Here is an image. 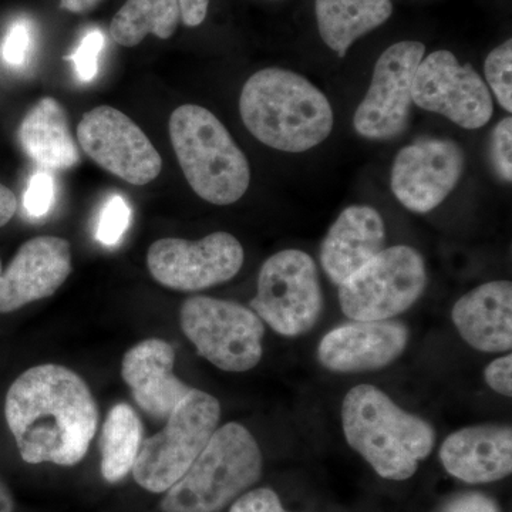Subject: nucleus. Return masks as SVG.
I'll use <instances>...</instances> for the list:
<instances>
[{"mask_svg": "<svg viewBox=\"0 0 512 512\" xmlns=\"http://www.w3.org/2000/svg\"><path fill=\"white\" fill-rule=\"evenodd\" d=\"M6 423L28 464L72 467L86 457L99 427V407L89 384L69 367H30L12 383Z\"/></svg>", "mask_w": 512, "mask_h": 512, "instance_id": "1", "label": "nucleus"}, {"mask_svg": "<svg viewBox=\"0 0 512 512\" xmlns=\"http://www.w3.org/2000/svg\"><path fill=\"white\" fill-rule=\"evenodd\" d=\"M239 113L256 140L285 153L318 147L335 124L328 97L306 77L279 67L249 77L242 87Z\"/></svg>", "mask_w": 512, "mask_h": 512, "instance_id": "2", "label": "nucleus"}, {"mask_svg": "<svg viewBox=\"0 0 512 512\" xmlns=\"http://www.w3.org/2000/svg\"><path fill=\"white\" fill-rule=\"evenodd\" d=\"M346 441L380 477L404 481L436 446L429 421L407 413L372 384L353 387L342 404Z\"/></svg>", "mask_w": 512, "mask_h": 512, "instance_id": "3", "label": "nucleus"}, {"mask_svg": "<svg viewBox=\"0 0 512 512\" xmlns=\"http://www.w3.org/2000/svg\"><path fill=\"white\" fill-rule=\"evenodd\" d=\"M171 144L185 180L202 200L234 204L251 183L245 154L214 113L197 104H184L170 117Z\"/></svg>", "mask_w": 512, "mask_h": 512, "instance_id": "4", "label": "nucleus"}, {"mask_svg": "<svg viewBox=\"0 0 512 512\" xmlns=\"http://www.w3.org/2000/svg\"><path fill=\"white\" fill-rule=\"evenodd\" d=\"M261 448L242 424L215 431L180 480L165 491L163 512H220L262 476Z\"/></svg>", "mask_w": 512, "mask_h": 512, "instance_id": "5", "label": "nucleus"}, {"mask_svg": "<svg viewBox=\"0 0 512 512\" xmlns=\"http://www.w3.org/2000/svg\"><path fill=\"white\" fill-rule=\"evenodd\" d=\"M221 420L217 397L192 389L165 420V427L141 444L134 481L148 493L163 494L200 456Z\"/></svg>", "mask_w": 512, "mask_h": 512, "instance_id": "6", "label": "nucleus"}, {"mask_svg": "<svg viewBox=\"0 0 512 512\" xmlns=\"http://www.w3.org/2000/svg\"><path fill=\"white\" fill-rule=\"evenodd\" d=\"M180 323L198 355L224 372H248L261 362L264 322L244 305L192 296L181 306Z\"/></svg>", "mask_w": 512, "mask_h": 512, "instance_id": "7", "label": "nucleus"}, {"mask_svg": "<svg viewBox=\"0 0 512 512\" xmlns=\"http://www.w3.org/2000/svg\"><path fill=\"white\" fill-rule=\"evenodd\" d=\"M427 286L423 256L407 245L384 248L339 286L342 311L353 320H389L419 301Z\"/></svg>", "mask_w": 512, "mask_h": 512, "instance_id": "8", "label": "nucleus"}, {"mask_svg": "<svg viewBox=\"0 0 512 512\" xmlns=\"http://www.w3.org/2000/svg\"><path fill=\"white\" fill-rule=\"evenodd\" d=\"M251 308L279 335L308 333L323 311L322 286L312 256L285 249L266 259Z\"/></svg>", "mask_w": 512, "mask_h": 512, "instance_id": "9", "label": "nucleus"}, {"mask_svg": "<svg viewBox=\"0 0 512 512\" xmlns=\"http://www.w3.org/2000/svg\"><path fill=\"white\" fill-rule=\"evenodd\" d=\"M244 248L234 235L214 232L200 241L158 239L147 252L151 276L165 288L197 292L225 284L244 265Z\"/></svg>", "mask_w": 512, "mask_h": 512, "instance_id": "10", "label": "nucleus"}, {"mask_svg": "<svg viewBox=\"0 0 512 512\" xmlns=\"http://www.w3.org/2000/svg\"><path fill=\"white\" fill-rule=\"evenodd\" d=\"M413 103L466 130L484 127L494 113L493 94L483 77L448 50H437L421 60L414 74Z\"/></svg>", "mask_w": 512, "mask_h": 512, "instance_id": "11", "label": "nucleus"}, {"mask_svg": "<svg viewBox=\"0 0 512 512\" xmlns=\"http://www.w3.org/2000/svg\"><path fill=\"white\" fill-rule=\"evenodd\" d=\"M426 55V46L404 40L387 47L373 70L365 99L356 109L353 126L369 140H390L402 134L413 104L414 74Z\"/></svg>", "mask_w": 512, "mask_h": 512, "instance_id": "12", "label": "nucleus"}, {"mask_svg": "<svg viewBox=\"0 0 512 512\" xmlns=\"http://www.w3.org/2000/svg\"><path fill=\"white\" fill-rule=\"evenodd\" d=\"M80 148L94 163L133 185L156 180L163 160L143 130L123 111L100 106L77 126Z\"/></svg>", "mask_w": 512, "mask_h": 512, "instance_id": "13", "label": "nucleus"}, {"mask_svg": "<svg viewBox=\"0 0 512 512\" xmlns=\"http://www.w3.org/2000/svg\"><path fill=\"white\" fill-rule=\"evenodd\" d=\"M463 148L447 138H423L394 158L390 187L403 207L427 214L439 207L464 173Z\"/></svg>", "mask_w": 512, "mask_h": 512, "instance_id": "14", "label": "nucleus"}, {"mask_svg": "<svg viewBox=\"0 0 512 512\" xmlns=\"http://www.w3.org/2000/svg\"><path fill=\"white\" fill-rule=\"evenodd\" d=\"M72 274V248L66 239L26 241L0 276V313L19 311L55 295Z\"/></svg>", "mask_w": 512, "mask_h": 512, "instance_id": "15", "label": "nucleus"}, {"mask_svg": "<svg viewBox=\"0 0 512 512\" xmlns=\"http://www.w3.org/2000/svg\"><path fill=\"white\" fill-rule=\"evenodd\" d=\"M409 330L396 320H370L330 330L318 348L320 365L332 372L360 373L383 369L403 355Z\"/></svg>", "mask_w": 512, "mask_h": 512, "instance_id": "16", "label": "nucleus"}, {"mask_svg": "<svg viewBox=\"0 0 512 512\" xmlns=\"http://www.w3.org/2000/svg\"><path fill=\"white\" fill-rule=\"evenodd\" d=\"M175 350L163 339L151 338L127 350L121 376L137 406L156 420H167L194 387L174 373Z\"/></svg>", "mask_w": 512, "mask_h": 512, "instance_id": "17", "label": "nucleus"}, {"mask_svg": "<svg viewBox=\"0 0 512 512\" xmlns=\"http://www.w3.org/2000/svg\"><path fill=\"white\" fill-rule=\"evenodd\" d=\"M440 460L450 476L464 483L503 480L512 471L511 427L481 424L458 430L441 444Z\"/></svg>", "mask_w": 512, "mask_h": 512, "instance_id": "18", "label": "nucleus"}, {"mask_svg": "<svg viewBox=\"0 0 512 512\" xmlns=\"http://www.w3.org/2000/svg\"><path fill=\"white\" fill-rule=\"evenodd\" d=\"M382 215L367 205H352L333 222L320 249V262L330 281L342 285L384 249Z\"/></svg>", "mask_w": 512, "mask_h": 512, "instance_id": "19", "label": "nucleus"}, {"mask_svg": "<svg viewBox=\"0 0 512 512\" xmlns=\"http://www.w3.org/2000/svg\"><path fill=\"white\" fill-rule=\"evenodd\" d=\"M451 319L471 348L485 353L511 350V282L493 281L477 286L458 299Z\"/></svg>", "mask_w": 512, "mask_h": 512, "instance_id": "20", "label": "nucleus"}, {"mask_svg": "<svg viewBox=\"0 0 512 512\" xmlns=\"http://www.w3.org/2000/svg\"><path fill=\"white\" fill-rule=\"evenodd\" d=\"M18 136L26 156L40 170H70L79 164L80 150L66 111L53 97L37 101L20 124Z\"/></svg>", "mask_w": 512, "mask_h": 512, "instance_id": "21", "label": "nucleus"}, {"mask_svg": "<svg viewBox=\"0 0 512 512\" xmlns=\"http://www.w3.org/2000/svg\"><path fill=\"white\" fill-rule=\"evenodd\" d=\"M319 35L340 57L393 15L392 0H315Z\"/></svg>", "mask_w": 512, "mask_h": 512, "instance_id": "22", "label": "nucleus"}, {"mask_svg": "<svg viewBox=\"0 0 512 512\" xmlns=\"http://www.w3.org/2000/svg\"><path fill=\"white\" fill-rule=\"evenodd\" d=\"M143 434V424L133 407L127 403L111 407L100 436L101 476L107 483H120L131 473Z\"/></svg>", "mask_w": 512, "mask_h": 512, "instance_id": "23", "label": "nucleus"}, {"mask_svg": "<svg viewBox=\"0 0 512 512\" xmlns=\"http://www.w3.org/2000/svg\"><path fill=\"white\" fill-rule=\"evenodd\" d=\"M180 19L178 0H127L111 20L110 35L124 47L140 45L148 35L170 39Z\"/></svg>", "mask_w": 512, "mask_h": 512, "instance_id": "24", "label": "nucleus"}, {"mask_svg": "<svg viewBox=\"0 0 512 512\" xmlns=\"http://www.w3.org/2000/svg\"><path fill=\"white\" fill-rule=\"evenodd\" d=\"M485 80L490 92L508 113L512 111V40L491 50L484 63Z\"/></svg>", "mask_w": 512, "mask_h": 512, "instance_id": "25", "label": "nucleus"}, {"mask_svg": "<svg viewBox=\"0 0 512 512\" xmlns=\"http://www.w3.org/2000/svg\"><path fill=\"white\" fill-rule=\"evenodd\" d=\"M130 222L131 208L126 198L119 194L111 195L97 221V241L104 247H116L130 227Z\"/></svg>", "mask_w": 512, "mask_h": 512, "instance_id": "26", "label": "nucleus"}, {"mask_svg": "<svg viewBox=\"0 0 512 512\" xmlns=\"http://www.w3.org/2000/svg\"><path fill=\"white\" fill-rule=\"evenodd\" d=\"M56 185L49 171H37L30 177L25 195H23V207L26 214L33 220H40L52 211L55 205Z\"/></svg>", "mask_w": 512, "mask_h": 512, "instance_id": "27", "label": "nucleus"}, {"mask_svg": "<svg viewBox=\"0 0 512 512\" xmlns=\"http://www.w3.org/2000/svg\"><path fill=\"white\" fill-rule=\"evenodd\" d=\"M104 42H106V39H104L103 32L99 29H92L84 35L73 55L67 57V59L72 60L74 72H76L80 82H92L94 77L97 76Z\"/></svg>", "mask_w": 512, "mask_h": 512, "instance_id": "28", "label": "nucleus"}, {"mask_svg": "<svg viewBox=\"0 0 512 512\" xmlns=\"http://www.w3.org/2000/svg\"><path fill=\"white\" fill-rule=\"evenodd\" d=\"M32 45V26L28 20H18L10 26L8 35L3 40L2 49H0L3 62L13 69H20L28 63Z\"/></svg>", "mask_w": 512, "mask_h": 512, "instance_id": "29", "label": "nucleus"}, {"mask_svg": "<svg viewBox=\"0 0 512 512\" xmlns=\"http://www.w3.org/2000/svg\"><path fill=\"white\" fill-rule=\"evenodd\" d=\"M491 161H493L495 173L505 183L512 180V119L505 117L494 128L491 136Z\"/></svg>", "mask_w": 512, "mask_h": 512, "instance_id": "30", "label": "nucleus"}, {"mask_svg": "<svg viewBox=\"0 0 512 512\" xmlns=\"http://www.w3.org/2000/svg\"><path fill=\"white\" fill-rule=\"evenodd\" d=\"M229 512H288L282 507L278 494L271 488H256L248 491L232 504Z\"/></svg>", "mask_w": 512, "mask_h": 512, "instance_id": "31", "label": "nucleus"}, {"mask_svg": "<svg viewBox=\"0 0 512 512\" xmlns=\"http://www.w3.org/2000/svg\"><path fill=\"white\" fill-rule=\"evenodd\" d=\"M440 512H501L494 498L477 491L458 494L441 507Z\"/></svg>", "mask_w": 512, "mask_h": 512, "instance_id": "32", "label": "nucleus"}, {"mask_svg": "<svg viewBox=\"0 0 512 512\" xmlns=\"http://www.w3.org/2000/svg\"><path fill=\"white\" fill-rule=\"evenodd\" d=\"M485 383L500 393L501 396H512V356L505 355L495 359L484 372Z\"/></svg>", "mask_w": 512, "mask_h": 512, "instance_id": "33", "label": "nucleus"}, {"mask_svg": "<svg viewBox=\"0 0 512 512\" xmlns=\"http://www.w3.org/2000/svg\"><path fill=\"white\" fill-rule=\"evenodd\" d=\"M181 20L188 28H197L207 18L210 0H178Z\"/></svg>", "mask_w": 512, "mask_h": 512, "instance_id": "34", "label": "nucleus"}, {"mask_svg": "<svg viewBox=\"0 0 512 512\" xmlns=\"http://www.w3.org/2000/svg\"><path fill=\"white\" fill-rule=\"evenodd\" d=\"M18 210L16 195L5 185L0 184V227H5Z\"/></svg>", "mask_w": 512, "mask_h": 512, "instance_id": "35", "label": "nucleus"}, {"mask_svg": "<svg viewBox=\"0 0 512 512\" xmlns=\"http://www.w3.org/2000/svg\"><path fill=\"white\" fill-rule=\"evenodd\" d=\"M103 0H60V8L72 13H86L99 6Z\"/></svg>", "mask_w": 512, "mask_h": 512, "instance_id": "36", "label": "nucleus"}, {"mask_svg": "<svg viewBox=\"0 0 512 512\" xmlns=\"http://www.w3.org/2000/svg\"><path fill=\"white\" fill-rule=\"evenodd\" d=\"M15 511V500H13L12 491L9 490L5 481L0 478V512Z\"/></svg>", "mask_w": 512, "mask_h": 512, "instance_id": "37", "label": "nucleus"}, {"mask_svg": "<svg viewBox=\"0 0 512 512\" xmlns=\"http://www.w3.org/2000/svg\"><path fill=\"white\" fill-rule=\"evenodd\" d=\"M3 268H2V262H0V276H2Z\"/></svg>", "mask_w": 512, "mask_h": 512, "instance_id": "38", "label": "nucleus"}]
</instances>
